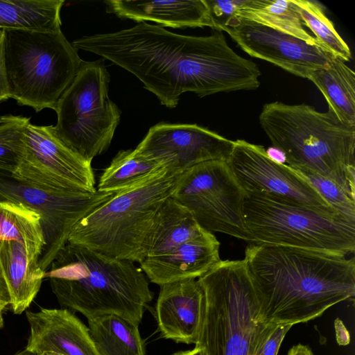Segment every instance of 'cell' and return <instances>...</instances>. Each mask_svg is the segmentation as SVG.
<instances>
[{
  "mask_svg": "<svg viewBox=\"0 0 355 355\" xmlns=\"http://www.w3.org/2000/svg\"><path fill=\"white\" fill-rule=\"evenodd\" d=\"M71 44L131 73L168 108L175 107L185 92L204 97L260 85L257 64L238 55L220 31L183 35L139 22L113 33L83 36Z\"/></svg>",
  "mask_w": 355,
  "mask_h": 355,
  "instance_id": "cell-1",
  "label": "cell"
},
{
  "mask_svg": "<svg viewBox=\"0 0 355 355\" xmlns=\"http://www.w3.org/2000/svg\"><path fill=\"white\" fill-rule=\"evenodd\" d=\"M244 259L267 322H307L338 303L354 301V257L252 243L246 247Z\"/></svg>",
  "mask_w": 355,
  "mask_h": 355,
  "instance_id": "cell-2",
  "label": "cell"
},
{
  "mask_svg": "<svg viewBox=\"0 0 355 355\" xmlns=\"http://www.w3.org/2000/svg\"><path fill=\"white\" fill-rule=\"evenodd\" d=\"M46 270L59 304L87 320L116 314L137 325L153 298L148 281L134 262L67 242Z\"/></svg>",
  "mask_w": 355,
  "mask_h": 355,
  "instance_id": "cell-3",
  "label": "cell"
},
{
  "mask_svg": "<svg viewBox=\"0 0 355 355\" xmlns=\"http://www.w3.org/2000/svg\"><path fill=\"white\" fill-rule=\"evenodd\" d=\"M259 123L291 168H304L336 182L355 198V125L307 104L266 103Z\"/></svg>",
  "mask_w": 355,
  "mask_h": 355,
  "instance_id": "cell-4",
  "label": "cell"
},
{
  "mask_svg": "<svg viewBox=\"0 0 355 355\" xmlns=\"http://www.w3.org/2000/svg\"><path fill=\"white\" fill-rule=\"evenodd\" d=\"M198 281L205 309L196 346L205 355H256L277 324L263 320L245 259L221 260Z\"/></svg>",
  "mask_w": 355,
  "mask_h": 355,
  "instance_id": "cell-5",
  "label": "cell"
},
{
  "mask_svg": "<svg viewBox=\"0 0 355 355\" xmlns=\"http://www.w3.org/2000/svg\"><path fill=\"white\" fill-rule=\"evenodd\" d=\"M181 173L164 168L117 193L83 218L67 242L106 256L140 263L155 216Z\"/></svg>",
  "mask_w": 355,
  "mask_h": 355,
  "instance_id": "cell-6",
  "label": "cell"
},
{
  "mask_svg": "<svg viewBox=\"0 0 355 355\" xmlns=\"http://www.w3.org/2000/svg\"><path fill=\"white\" fill-rule=\"evenodd\" d=\"M3 58L10 98L36 112L55 110L83 60L55 31L2 30Z\"/></svg>",
  "mask_w": 355,
  "mask_h": 355,
  "instance_id": "cell-7",
  "label": "cell"
},
{
  "mask_svg": "<svg viewBox=\"0 0 355 355\" xmlns=\"http://www.w3.org/2000/svg\"><path fill=\"white\" fill-rule=\"evenodd\" d=\"M109 83L103 60L83 61L54 110L58 137L91 162L107 150L120 121V110L109 97Z\"/></svg>",
  "mask_w": 355,
  "mask_h": 355,
  "instance_id": "cell-8",
  "label": "cell"
},
{
  "mask_svg": "<svg viewBox=\"0 0 355 355\" xmlns=\"http://www.w3.org/2000/svg\"><path fill=\"white\" fill-rule=\"evenodd\" d=\"M243 214L254 243L346 256L355 251V223L341 217L251 194L245 198Z\"/></svg>",
  "mask_w": 355,
  "mask_h": 355,
  "instance_id": "cell-9",
  "label": "cell"
},
{
  "mask_svg": "<svg viewBox=\"0 0 355 355\" xmlns=\"http://www.w3.org/2000/svg\"><path fill=\"white\" fill-rule=\"evenodd\" d=\"M246 195L227 162L211 160L182 172L171 197L204 230L254 243L244 220Z\"/></svg>",
  "mask_w": 355,
  "mask_h": 355,
  "instance_id": "cell-10",
  "label": "cell"
},
{
  "mask_svg": "<svg viewBox=\"0 0 355 355\" xmlns=\"http://www.w3.org/2000/svg\"><path fill=\"white\" fill-rule=\"evenodd\" d=\"M114 193L97 189L53 190L0 168V202L21 203L41 216L46 245L39 263L44 271L67 243L76 225Z\"/></svg>",
  "mask_w": 355,
  "mask_h": 355,
  "instance_id": "cell-11",
  "label": "cell"
},
{
  "mask_svg": "<svg viewBox=\"0 0 355 355\" xmlns=\"http://www.w3.org/2000/svg\"><path fill=\"white\" fill-rule=\"evenodd\" d=\"M227 163L247 194L265 196L329 216L343 218L304 178L288 165L270 158L262 146L243 139L234 141Z\"/></svg>",
  "mask_w": 355,
  "mask_h": 355,
  "instance_id": "cell-12",
  "label": "cell"
},
{
  "mask_svg": "<svg viewBox=\"0 0 355 355\" xmlns=\"http://www.w3.org/2000/svg\"><path fill=\"white\" fill-rule=\"evenodd\" d=\"M17 174L53 190H96L92 162L66 146L52 125L28 124L24 133V153Z\"/></svg>",
  "mask_w": 355,
  "mask_h": 355,
  "instance_id": "cell-13",
  "label": "cell"
},
{
  "mask_svg": "<svg viewBox=\"0 0 355 355\" xmlns=\"http://www.w3.org/2000/svg\"><path fill=\"white\" fill-rule=\"evenodd\" d=\"M224 31L250 56L303 78L308 79L336 57L322 46L238 17L230 20Z\"/></svg>",
  "mask_w": 355,
  "mask_h": 355,
  "instance_id": "cell-14",
  "label": "cell"
},
{
  "mask_svg": "<svg viewBox=\"0 0 355 355\" xmlns=\"http://www.w3.org/2000/svg\"><path fill=\"white\" fill-rule=\"evenodd\" d=\"M234 141L197 124L160 123L152 126L135 148L182 173L202 162H227Z\"/></svg>",
  "mask_w": 355,
  "mask_h": 355,
  "instance_id": "cell-15",
  "label": "cell"
},
{
  "mask_svg": "<svg viewBox=\"0 0 355 355\" xmlns=\"http://www.w3.org/2000/svg\"><path fill=\"white\" fill-rule=\"evenodd\" d=\"M159 286L155 318L161 336L177 343L196 344L205 309L199 282L189 279Z\"/></svg>",
  "mask_w": 355,
  "mask_h": 355,
  "instance_id": "cell-16",
  "label": "cell"
},
{
  "mask_svg": "<svg viewBox=\"0 0 355 355\" xmlns=\"http://www.w3.org/2000/svg\"><path fill=\"white\" fill-rule=\"evenodd\" d=\"M30 336L26 349L41 355L53 352L62 355H98L87 327L67 309L41 308L26 311Z\"/></svg>",
  "mask_w": 355,
  "mask_h": 355,
  "instance_id": "cell-17",
  "label": "cell"
},
{
  "mask_svg": "<svg viewBox=\"0 0 355 355\" xmlns=\"http://www.w3.org/2000/svg\"><path fill=\"white\" fill-rule=\"evenodd\" d=\"M219 247L214 234L207 232L165 254L146 257L139 263V268L151 282L159 286L196 279L221 261Z\"/></svg>",
  "mask_w": 355,
  "mask_h": 355,
  "instance_id": "cell-18",
  "label": "cell"
},
{
  "mask_svg": "<svg viewBox=\"0 0 355 355\" xmlns=\"http://www.w3.org/2000/svg\"><path fill=\"white\" fill-rule=\"evenodd\" d=\"M105 3L107 12L139 23L149 21L175 28H214L205 0H107Z\"/></svg>",
  "mask_w": 355,
  "mask_h": 355,
  "instance_id": "cell-19",
  "label": "cell"
},
{
  "mask_svg": "<svg viewBox=\"0 0 355 355\" xmlns=\"http://www.w3.org/2000/svg\"><path fill=\"white\" fill-rule=\"evenodd\" d=\"M0 266L9 290L10 306L15 314H21L39 292L45 271L39 257L15 241L0 240Z\"/></svg>",
  "mask_w": 355,
  "mask_h": 355,
  "instance_id": "cell-20",
  "label": "cell"
},
{
  "mask_svg": "<svg viewBox=\"0 0 355 355\" xmlns=\"http://www.w3.org/2000/svg\"><path fill=\"white\" fill-rule=\"evenodd\" d=\"M206 232L191 213L170 196L154 219L146 243V258L165 254Z\"/></svg>",
  "mask_w": 355,
  "mask_h": 355,
  "instance_id": "cell-21",
  "label": "cell"
},
{
  "mask_svg": "<svg viewBox=\"0 0 355 355\" xmlns=\"http://www.w3.org/2000/svg\"><path fill=\"white\" fill-rule=\"evenodd\" d=\"M308 79L341 121L355 125V73L343 60L334 57L328 65L313 71Z\"/></svg>",
  "mask_w": 355,
  "mask_h": 355,
  "instance_id": "cell-22",
  "label": "cell"
},
{
  "mask_svg": "<svg viewBox=\"0 0 355 355\" xmlns=\"http://www.w3.org/2000/svg\"><path fill=\"white\" fill-rule=\"evenodd\" d=\"M90 337L98 355H146L139 325L116 314L88 320Z\"/></svg>",
  "mask_w": 355,
  "mask_h": 355,
  "instance_id": "cell-23",
  "label": "cell"
},
{
  "mask_svg": "<svg viewBox=\"0 0 355 355\" xmlns=\"http://www.w3.org/2000/svg\"><path fill=\"white\" fill-rule=\"evenodd\" d=\"M64 3V0H0V29H60Z\"/></svg>",
  "mask_w": 355,
  "mask_h": 355,
  "instance_id": "cell-24",
  "label": "cell"
},
{
  "mask_svg": "<svg viewBox=\"0 0 355 355\" xmlns=\"http://www.w3.org/2000/svg\"><path fill=\"white\" fill-rule=\"evenodd\" d=\"M164 168L165 164L143 155L136 149L120 150L99 178L98 191L117 193L128 189Z\"/></svg>",
  "mask_w": 355,
  "mask_h": 355,
  "instance_id": "cell-25",
  "label": "cell"
},
{
  "mask_svg": "<svg viewBox=\"0 0 355 355\" xmlns=\"http://www.w3.org/2000/svg\"><path fill=\"white\" fill-rule=\"evenodd\" d=\"M0 240L19 242L40 259L46 245L41 216L21 203L0 202Z\"/></svg>",
  "mask_w": 355,
  "mask_h": 355,
  "instance_id": "cell-26",
  "label": "cell"
},
{
  "mask_svg": "<svg viewBox=\"0 0 355 355\" xmlns=\"http://www.w3.org/2000/svg\"><path fill=\"white\" fill-rule=\"evenodd\" d=\"M236 17L261 24L320 46L304 28L291 0H246Z\"/></svg>",
  "mask_w": 355,
  "mask_h": 355,
  "instance_id": "cell-27",
  "label": "cell"
},
{
  "mask_svg": "<svg viewBox=\"0 0 355 355\" xmlns=\"http://www.w3.org/2000/svg\"><path fill=\"white\" fill-rule=\"evenodd\" d=\"M291 1L303 25L314 33L320 45L345 62L349 61L352 59L351 50L324 14L322 6L314 1Z\"/></svg>",
  "mask_w": 355,
  "mask_h": 355,
  "instance_id": "cell-28",
  "label": "cell"
},
{
  "mask_svg": "<svg viewBox=\"0 0 355 355\" xmlns=\"http://www.w3.org/2000/svg\"><path fill=\"white\" fill-rule=\"evenodd\" d=\"M30 118L0 116V168L17 174L24 153V133Z\"/></svg>",
  "mask_w": 355,
  "mask_h": 355,
  "instance_id": "cell-29",
  "label": "cell"
},
{
  "mask_svg": "<svg viewBox=\"0 0 355 355\" xmlns=\"http://www.w3.org/2000/svg\"><path fill=\"white\" fill-rule=\"evenodd\" d=\"M342 217L355 223V198L332 180L304 168H294Z\"/></svg>",
  "mask_w": 355,
  "mask_h": 355,
  "instance_id": "cell-30",
  "label": "cell"
},
{
  "mask_svg": "<svg viewBox=\"0 0 355 355\" xmlns=\"http://www.w3.org/2000/svg\"><path fill=\"white\" fill-rule=\"evenodd\" d=\"M213 24V29L222 32L246 0H205Z\"/></svg>",
  "mask_w": 355,
  "mask_h": 355,
  "instance_id": "cell-31",
  "label": "cell"
},
{
  "mask_svg": "<svg viewBox=\"0 0 355 355\" xmlns=\"http://www.w3.org/2000/svg\"><path fill=\"white\" fill-rule=\"evenodd\" d=\"M290 324H277L269 334L259 351L261 355H277L281 344L288 331Z\"/></svg>",
  "mask_w": 355,
  "mask_h": 355,
  "instance_id": "cell-32",
  "label": "cell"
},
{
  "mask_svg": "<svg viewBox=\"0 0 355 355\" xmlns=\"http://www.w3.org/2000/svg\"><path fill=\"white\" fill-rule=\"evenodd\" d=\"M10 305V296L8 287L0 266V329L3 327V311Z\"/></svg>",
  "mask_w": 355,
  "mask_h": 355,
  "instance_id": "cell-33",
  "label": "cell"
},
{
  "mask_svg": "<svg viewBox=\"0 0 355 355\" xmlns=\"http://www.w3.org/2000/svg\"><path fill=\"white\" fill-rule=\"evenodd\" d=\"M10 98L3 58V31L0 34V103Z\"/></svg>",
  "mask_w": 355,
  "mask_h": 355,
  "instance_id": "cell-34",
  "label": "cell"
},
{
  "mask_svg": "<svg viewBox=\"0 0 355 355\" xmlns=\"http://www.w3.org/2000/svg\"><path fill=\"white\" fill-rule=\"evenodd\" d=\"M335 327L336 331V340L339 345H346L350 341V336L342 321L337 319L335 321Z\"/></svg>",
  "mask_w": 355,
  "mask_h": 355,
  "instance_id": "cell-35",
  "label": "cell"
},
{
  "mask_svg": "<svg viewBox=\"0 0 355 355\" xmlns=\"http://www.w3.org/2000/svg\"><path fill=\"white\" fill-rule=\"evenodd\" d=\"M266 153L270 158H271L272 160L280 163V164H285L286 163V158L284 155V153L280 151L279 150L272 147L269 148L266 150Z\"/></svg>",
  "mask_w": 355,
  "mask_h": 355,
  "instance_id": "cell-36",
  "label": "cell"
},
{
  "mask_svg": "<svg viewBox=\"0 0 355 355\" xmlns=\"http://www.w3.org/2000/svg\"><path fill=\"white\" fill-rule=\"evenodd\" d=\"M173 355H205L202 348L195 346L193 349L178 352Z\"/></svg>",
  "mask_w": 355,
  "mask_h": 355,
  "instance_id": "cell-37",
  "label": "cell"
},
{
  "mask_svg": "<svg viewBox=\"0 0 355 355\" xmlns=\"http://www.w3.org/2000/svg\"><path fill=\"white\" fill-rule=\"evenodd\" d=\"M14 355H37V354L28 351V349H26L25 348L23 351H20Z\"/></svg>",
  "mask_w": 355,
  "mask_h": 355,
  "instance_id": "cell-38",
  "label": "cell"
},
{
  "mask_svg": "<svg viewBox=\"0 0 355 355\" xmlns=\"http://www.w3.org/2000/svg\"><path fill=\"white\" fill-rule=\"evenodd\" d=\"M41 355H62V354H60L53 352H44L43 354H42Z\"/></svg>",
  "mask_w": 355,
  "mask_h": 355,
  "instance_id": "cell-39",
  "label": "cell"
},
{
  "mask_svg": "<svg viewBox=\"0 0 355 355\" xmlns=\"http://www.w3.org/2000/svg\"><path fill=\"white\" fill-rule=\"evenodd\" d=\"M260 351V350H259ZM256 355H261L260 352H259Z\"/></svg>",
  "mask_w": 355,
  "mask_h": 355,
  "instance_id": "cell-40",
  "label": "cell"
},
{
  "mask_svg": "<svg viewBox=\"0 0 355 355\" xmlns=\"http://www.w3.org/2000/svg\"><path fill=\"white\" fill-rule=\"evenodd\" d=\"M1 31H2V30H1V29H0V34L1 33Z\"/></svg>",
  "mask_w": 355,
  "mask_h": 355,
  "instance_id": "cell-41",
  "label": "cell"
}]
</instances>
